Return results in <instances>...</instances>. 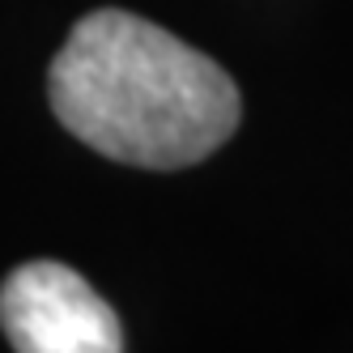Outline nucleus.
I'll use <instances>...</instances> for the list:
<instances>
[{
  "mask_svg": "<svg viewBox=\"0 0 353 353\" xmlns=\"http://www.w3.org/2000/svg\"><path fill=\"white\" fill-rule=\"evenodd\" d=\"M60 123L128 166L179 170L230 141L239 90L217 60L123 9L81 17L47 72Z\"/></svg>",
  "mask_w": 353,
  "mask_h": 353,
  "instance_id": "nucleus-1",
  "label": "nucleus"
},
{
  "mask_svg": "<svg viewBox=\"0 0 353 353\" xmlns=\"http://www.w3.org/2000/svg\"><path fill=\"white\" fill-rule=\"evenodd\" d=\"M0 327L17 353H123L119 315L81 272L34 260L0 285Z\"/></svg>",
  "mask_w": 353,
  "mask_h": 353,
  "instance_id": "nucleus-2",
  "label": "nucleus"
}]
</instances>
